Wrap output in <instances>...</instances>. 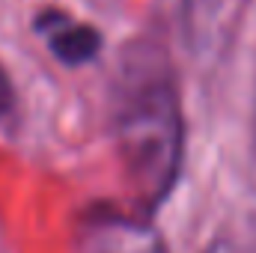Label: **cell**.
Returning <instances> with one entry per match:
<instances>
[{
	"label": "cell",
	"mask_w": 256,
	"mask_h": 253,
	"mask_svg": "<svg viewBox=\"0 0 256 253\" xmlns=\"http://www.w3.org/2000/svg\"><path fill=\"white\" fill-rule=\"evenodd\" d=\"M12 104H15L12 84H9V74H6V72H3V66H0V120L12 110Z\"/></svg>",
	"instance_id": "4"
},
{
	"label": "cell",
	"mask_w": 256,
	"mask_h": 253,
	"mask_svg": "<svg viewBox=\"0 0 256 253\" xmlns=\"http://www.w3.org/2000/svg\"><path fill=\"white\" fill-rule=\"evenodd\" d=\"M78 253H170L164 238L146 224L122 212H92L78 230Z\"/></svg>",
	"instance_id": "2"
},
{
	"label": "cell",
	"mask_w": 256,
	"mask_h": 253,
	"mask_svg": "<svg viewBox=\"0 0 256 253\" xmlns=\"http://www.w3.org/2000/svg\"><path fill=\"white\" fill-rule=\"evenodd\" d=\"M36 30L48 42L51 54L66 66H80L98 57L102 51V36L96 27L72 21L63 12H45L36 21Z\"/></svg>",
	"instance_id": "3"
},
{
	"label": "cell",
	"mask_w": 256,
	"mask_h": 253,
	"mask_svg": "<svg viewBox=\"0 0 256 253\" xmlns=\"http://www.w3.org/2000/svg\"><path fill=\"white\" fill-rule=\"evenodd\" d=\"M114 140L131 196L152 214L179 182L185 128L173 74L155 48L122 63L114 92Z\"/></svg>",
	"instance_id": "1"
}]
</instances>
